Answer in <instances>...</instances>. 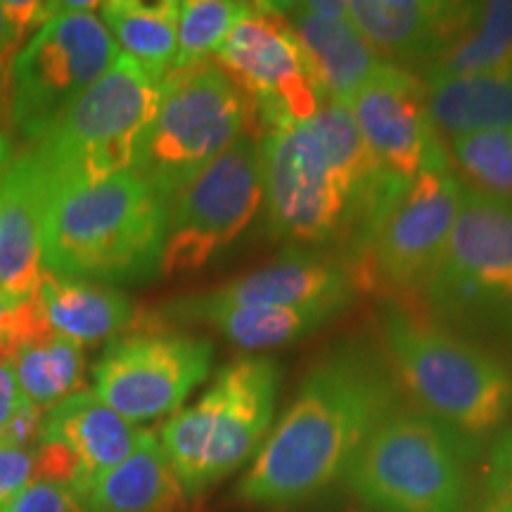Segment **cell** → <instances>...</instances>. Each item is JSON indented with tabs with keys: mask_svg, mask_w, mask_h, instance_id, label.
Instances as JSON below:
<instances>
[{
	"mask_svg": "<svg viewBox=\"0 0 512 512\" xmlns=\"http://www.w3.org/2000/svg\"><path fill=\"white\" fill-rule=\"evenodd\" d=\"M140 432L95 394L76 392L50 408L41 422L36 479L69 484L81 498L95 479L131 456Z\"/></svg>",
	"mask_w": 512,
	"mask_h": 512,
	"instance_id": "16",
	"label": "cell"
},
{
	"mask_svg": "<svg viewBox=\"0 0 512 512\" xmlns=\"http://www.w3.org/2000/svg\"><path fill=\"white\" fill-rule=\"evenodd\" d=\"M214 344L176 332H138L112 342L95 363V396L128 422L176 413L211 373Z\"/></svg>",
	"mask_w": 512,
	"mask_h": 512,
	"instance_id": "13",
	"label": "cell"
},
{
	"mask_svg": "<svg viewBox=\"0 0 512 512\" xmlns=\"http://www.w3.org/2000/svg\"><path fill=\"white\" fill-rule=\"evenodd\" d=\"M465 434L415 411L387 415L344 472L375 512H465L470 503Z\"/></svg>",
	"mask_w": 512,
	"mask_h": 512,
	"instance_id": "8",
	"label": "cell"
},
{
	"mask_svg": "<svg viewBox=\"0 0 512 512\" xmlns=\"http://www.w3.org/2000/svg\"><path fill=\"white\" fill-rule=\"evenodd\" d=\"M351 302H316L302 306H273V309H181L162 304L152 313L159 323H202L221 332L235 347L245 351L278 349L330 325L342 316Z\"/></svg>",
	"mask_w": 512,
	"mask_h": 512,
	"instance_id": "20",
	"label": "cell"
},
{
	"mask_svg": "<svg viewBox=\"0 0 512 512\" xmlns=\"http://www.w3.org/2000/svg\"><path fill=\"white\" fill-rule=\"evenodd\" d=\"M280 366L271 356H245L219 370L192 406L164 422L162 441L185 498L240 470L271 430Z\"/></svg>",
	"mask_w": 512,
	"mask_h": 512,
	"instance_id": "6",
	"label": "cell"
},
{
	"mask_svg": "<svg viewBox=\"0 0 512 512\" xmlns=\"http://www.w3.org/2000/svg\"><path fill=\"white\" fill-rule=\"evenodd\" d=\"M247 10L249 3H235V0L178 3V53L174 67L207 62L209 55L219 53Z\"/></svg>",
	"mask_w": 512,
	"mask_h": 512,
	"instance_id": "29",
	"label": "cell"
},
{
	"mask_svg": "<svg viewBox=\"0 0 512 512\" xmlns=\"http://www.w3.org/2000/svg\"><path fill=\"white\" fill-rule=\"evenodd\" d=\"M484 512H512V510H484Z\"/></svg>",
	"mask_w": 512,
	"mask_h": 512,
	"instance_id": "36",
	"label": "cell"
},
{
	"mask_svg": "<svg viewBox=\"0 0 512 512\" xmlns=\"http://www.w3.org/2000/svg\"><path fill=\"white\" fill-rule=\"evenodd\" d=\"M354 294L356 280L347 261L297 247L259 271L169 304L181 309H273L316 302H354Z\"/></svg>",
	"mask_w": 512,
	"mask_h": 512,
	"instance_id": "17",
	"label": "cell"
},
{
	"mask_svg": "<svg viewBox=\"0 0 512 512\" xmlns=\"http://www.w3.org/2000/svg\"><path fill=\"white\" fill-rule=\"evenodd\" d=\"M41 197L17 152L0 143V290L34 297L41 285L43 228Z\"/></svg>",
	"mask_w": 512,
	"mask_h": 512,
	"instance_id": "19",
	"label": "cell"
},
{
	"mask_svg": "<svg viewBox=\"0 0 512 512\" xmlns=\"http://www.w3.org/2000/svg\"><path fill=\"white\" fill-rule=\"evenodd\" d=\"M420 290L444 316L512 311V202L467 185L444 254Z\"/></svg>",
	"mask_w": 512,
	"mask_h": 512,
	"instance_id": "12",
	"label": "cell"
},
{
	"mask_svg": "<svg viewBox=\"0 0 512 512\" xmlns=\"http://www.w3.org/2000/svg\"><path fill=\"white\" fill-rule=\"evenodd\" d=\"M17 41H19V38L15 34V29H12L10 19L3 10V3H0V53H3L5 48H10L12 43H17Z\"/></svg>",
	"mask_w": 512,
	"mask_h": 512,
	"instance_id": "35",
	"label": "cell"
},
{
	"mask_svg": "<svg viewBox=\"0 0 512 512\" xmlns=\"http://www.w3.org/2000/svg\"><path fill=\"white\" fill-rule=\"evenodd\" d=\"M302 43L311 72L328 100L347 102L384 62L366 36L349 22H328L302 8V3H275Z\"/></svg>",
	"mask_w": 512,
	"mask_h": 512,
	"instance_id": "21",
	"label": "cell"
},
{
	"mask_svg": "<svg viewBox=\"0 0 512 512\" xmlns=\"http://www.w3.org/2000/svg\"><path fill=\"white\" fill-rule=\"evenodd\" d=\"M347 107L370 155L389 174L415 181L451 171L448 147L430 114L427 86L413 69L382 62Z\"/></svg>",
	"mask_w": 512,
	"mask_h": 512,
	"instance_id": "15",
	"label": "cell"
},
{
	"mask_svg": "<svg viewBox=\"0 0 512 512\" xmlns=\"http://www.w3.org/2000/svg\"><path fill=\"white\" fill-rule=\"evenodd\" d=\"M261 162L268 233L299 247L347 242L351 273L377 221L411 183L370 155L349 107L335 100L309 121L268 131Z\"/></svg>",
	"mask_w": 512,
	"mask_h": 512,
	"instance_id": "1",
	"label": "cell"
},
{
	"mask_svg": "<svg viewBox=\"0 0 512 512\" xmlns=\"http://www.w3.org/2000/svg\"><path fill=\"white\" fill-rule=\"evenodd\" d=\"M465 188L453 171L408 183L377 221L354 278L361 273L363 280L389 290H420L444 254Z\"/></svg>",
	"mask_w": 512,
	"mask_h": 512,
	"instance_id": "14",
	"label": "cell"
},
{
	"mask_svg": "<svg viewBox=\"0 0 512 512\" xmlns=\"http://www.w3.org/2000/svg\"><path fill=\"white\" fill-rule=\"evenodd\" d=\"M252 100L214 62L174 67L138 145L133 174L166 202L247 133Z\"/></svg>",
	"mask_w": 512,
	"mask_h": 512,
	"instance_id": "7",
	"label": "cell"
},
{
	"mask_svg": "<svg viewBox=\"0 0 512 512\" xmlns=\"http://www.w3.org/2000/svg\"><path fill=\"white\" fill-rule=\"evenodd\" d=\"M102 24L124 55L136 60L147 74L162 81L174 69L178 53V3H140L112 0L100 3Z\"/></svg>",
	"mask_w": 512,
	"mask_h": 512,
	"instance_id": "26",
	"label": "cell"
},
{
	"mask_svg": "<svg viewBox=\"0 0 512 512\" xmlns=\"http://www.w3.org/2000/svg\"><path fill=\"white\" fill-rule=\"evenodd\" d=\"M425 86L434 124L448 138L512 128V64L494 72L427 79Z\"/></svg>",
	"mask_w": 512,
	"mask_h": 512,
	"instance_id": "24",
	"label": "cell"
},
{
	"mask_svg": "<svg viewBox=\"0 0 512 512\" xmlns=\"http://www.w3.org/2000/svg\"><path fill=\"white\" fill-rule=\"evenodd\" d=\"M36 446V444H34ZM0 441V512H10L36 479V448Z\"/></svg>",
	"mask_w": 512,
	"mask_h": 512,
	"instance_id": "30",
	"label": "cell"
},
{
	"mask_svg": "<svg viewBox=\"0 0 512 512\" xmlns=\"http://www.w3.org/2000/svg\"><path fill=\"white\" fill-rule=\"evenodd\" d=\"M512 64V0L470 3L465 22L422 72V81L494 72Z\"/></svg>",
	"mask_w": 512,
	"mask_h": 512,
	"instance_id": "25",
	"label": "cell"
},
{
	"mask_svg": "<svg viewBox=\"0 0 512 512\" xmlns=\"http://www.w3.org/2000/svg\"><path fill=\"white\" fill-rule=\"evenodd\" d=\"M29 406L31 403L24 399L22 389H19L10 358L0 354V441H8L12 427L17 425V420Z\"/></svg>",
	"mask_w": 512,
	"mask_h": 512,
	"instance_id": "33",
	"label": "cell"
},
{
	"mask_svg": "<svg viewBox=\"0 0 512 512\" xmlns=\"http://www.w3.org/2000/svg\"><path fill=\"white\" fill-rule=\"evenodd\" d=\"M261 207V140L247 131L169 202L159 273L181 275L207 266L245 233Z\"/></svg>",
	"mask_w": 512,
	"mask_h": 512,
	"instance_id": "10",
	"label": "cell"
},
{
	"mask_svg": "<svg viewBox=\"0 0 512 512\" xmlns=\"http://www.w3.org/2000/svg\"><path fill=\"white\" fill-rule=\"evenodd\" d=\"M169 202L124 171L69 195L43 216V271L86 283H140L159 273Z\"/></svg>",
	"mask_w": 512,
	"mask_h": 512,
	"instance_id": "3",
	"label": "cell"
},
{
	"mask_svg": "<svg viewBox=\"0 0 512 512\" xmlns=\"http://www.w3.org/2000/svg\"><path fill=\"white\" fill-rule=\"evenodd\" d=\"M384 356L420 413L460 434L496 430L512 411V373L430 316L399 302L380 306Z\"/></svg>",
	"mask_w": 512,
	"mask_h": 512,
	"instance_id": "5",
	"label": "cell"
},
{
	"mask_svg": "<svg viewBox=\"0 0 512 512\" xmlns=\"http://www.w3.org/2000/svg\"><path fill=\"white\" fill-rule=\"evenodd\" d=\"M10 363L24 399L38 411H50L76 394L83 377V347L55 332H43L19 344Z\"/></svg>",
	"mask_w": 512,
	"mask_h": 512,
	"instance_id": "27",
	"label": "cell"
},
{
	"mask_svg": "<svg viewBox=\"0 0 512 512\" xmlns=\"http://www.w3.org/2000/svg\"><path fill=\"white\" fill-rule=\"evenodd\" d=\"M10 512H81V501L69 484L55 479H34Z\"/></svg>",
	"mask_w": 512,
	"mask_h": 512,
	"instance_id": "31",
	"label": "cell"
},
{
	"mask_svg": "<svg viewBox=\"0 0 512 512\" xmlns=\"http://www.w3.org/2000/svg\"><path fill=\"white\" fill-rule=\"evenodd\" d=\"M216 60L247 93L268 131L309 121L328 102L302 43L275 3H249Z\"/></svg>",
	"mask_w": 512,
	"mask_h": 512,
	"instance_id": "11",
	"label": "cell"
},
{
	"mask_svg": "<svg viewBox=\"0 0 512 512\" xmlns=\"http://www.w3.org/2000/svg\"><path fill=\"white\" fill-rule=\"evenodd\" d=\"M302 8L328 22H349V0H306Z\"/></svg>",
	"mask_w": 512,
	"mask_h": 512,
	"instance_id": "34",
	"label": "cell"
},
{
	"mask_svg": "<svg viewBox=\"0 0 512 512\" xmlns=\"http://www.w3.org/2000/svg\"><path fill=\"white\" fill-rule=\"evenodd\" d=\"M470 3L453 0H349L351 24L384 62L425 72L458 34Z\"/></svg>",
	"mask_w": 512,
	"mask_h": 512,
	"instance_id": "18",
	"label": "cell"
},
{
	"mask_svg": "<svg viewBox=\"0 0 512 512\" xmlns=\"http://www.w3.org/2000/svg\"><path fill=\"white\" fill-rule=\"evenodd\" d=\"M36 299L48 328L81 347L119 335L133 320V304L124 292L86 280L46 273Z\"/></svg>",
	"mask_w": 512,
	"mask_h": 512,
	"instance_id": "23",
	"label": "cell"
},
{
	"mask_svg": "<svg viewBox=\"0 0 512 512\" xmlns=\"http://www.w3.org/2000/svg\"><path fill=\"white\" fill-rule=\"evenodd\" d=\"M159 83L121 53L110 72L46 136L17 152L43 209L133 169L140 140L157 110Z\"/></svg>",
	"mask_w": 512,
	"mask_h": 512,
	"instance_id": "4",
	"label": "cell"
},
{
	"mask_svg": "<svg viewBox=\"0 0 512 512\" xmlns=\"http://www.w3.org/2000/svg\"><path fill=\"white\" fill-rule=\"evenodd\" d=\"M486 494L489 501L484 510H512V430L491 448L486 465Z\"/></svg>",
	"mask_w": 512,
	"mask_h": 512,
	"instance_id": "32",
	"label": "cell"
},
{
	"mask_svg": "<svg viewBox=\"0 0 512 512\" xmlns=\"http://www.w3.org/2000/svg\"><path fill=\"white\" fill-rule=\"evenodd\" d=\"M401 387L387 356L347 342L304 377L283 418L242 477L238 498L256 508H292L344 477L380 422L399 411Z\"/></svg>",
	"mask_w": 512,
	"mask_h": 512,
	"instance_id": "2",
	"label": "cell"
},
{
	"mask_svg": "<svg viewBox=\"0 0 512 512\" xmlns=\"http://www.w3.org/2000/svg\"><path fill=\"white\" fill-rule=\"evenodd\" d=\"M79 501L81 512H178L185 494L162 441L143 430L131 456L95 479Z\"/></svg>",
	"mask_w": 512,
	"mask_h": 512,
	"instance_id": "22",
	"label": "cell"
},
{
	"mask_svg": "<svg viewBox=\"0 0 512 512\" xmlns=\"http://www.w3.org/2000/svg\"><path fill=\"white\" fill-rule=\"evenodd\" d=\"M119 46L95 12H55L12 60V126L46 136L69 107L110 72Z\"/></svg>",
	"mask_w": 512,
	"mask_h": 512,
	"instance_id": "9",
	"label": "cell"
},
{
	"mask_svg": "<svg viewBox=\"0 0 512 512\" xmlns=\"http://www.w3.org/2000/svg\"><path fill=\"white\" fill-rule=\"evenodd\" d=\"M448 157H453L470 188L512 202V128L448 138Z\"/></svg>",
	"mask_w": 512,
	"mask_h": 512,
	"instance_id": "28",
	"label": "cell"
}]
</instances>
